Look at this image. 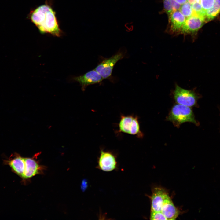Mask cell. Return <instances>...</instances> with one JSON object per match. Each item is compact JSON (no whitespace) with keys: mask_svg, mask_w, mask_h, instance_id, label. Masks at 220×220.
Returning <instances> with one entry per match:
<instances>
[{"mask_svg":"<svg viewBox=\"0 0 220 220\" xmlns=\"http://www.w3.org/2000/svg\"><path fill=\"white\" fill-rule=\"evenodd\" d=\"M28 17L41 34L49 33L57 37L62 35L56 13L48 4L41 5L31 11Z\"/></svg>","mask_w":220,"mask_h":220,"instance_id":"1","label":"cell"},{"mask_svg":"<svg viewBox=\"0 0 220 220\" xmlns=\"http://www.w3.org/2000/svg\"><path fill=\"white\" fill-rule=\"evenodd\" d=\"M167 119L171 122L177 127L186 122L198 125L192 109L190 107L178 104L173 107Z\"/></svg>","mask_w":220,"mask_h":220,"instance_id":"2","label":"cell"},{"mask_svg":"<svg viewBox=\"0 0 220 220\" xmlns=\"http://www.w3.org/2000/svg\"><path fill=\"white\" fill-rule=\"evenodd\" d=\"M126 50L120 49L111 57L104 59L94 69L104 79L110 77L116 64L125 56Z\"/></svg>","mask_w":220,"mask_h":220,"instance_id":"3","label":"cell"},{"mask_svg":"<svg viewBox=\"0 0 220 220\" xmlns=\"http://www.w3.org/2000/svg\"><path fill=\"white\" fill-rule=\"evenodd\" d=\"M118 127V133L136 135L139 138H142L143 137V134L140 130L137 116L132 115H121Z\"/></svg>","mask_w":220,"mask_h":220,"instance_id":"4","label":"cell"},{"mask_svg":"<svg viewBox=\"0 0 220 220\" xmlns=\"http://www.w3.org/2000/svg\"><path fill=\"white\" fill-rule=\"evenodd\" d=\"M117 156L113 152L101 149L97 160L96 168L105 172H110L117 169Z\"/></svg>","mask_w":220,"mask_h":220,"instance_id":"5","label":"cell"},{"mask_svg":"<svg viewBox=\"0 0 220 220\" xmlns=\"http://www.w3.org/2000/svg\"><path fill=\"white\" fill-rule=\"evenodd\" d=\"M174 96L178 104L189 107L195 106L198 98V96L193 91L183 89L178 85H176Z\"/></svg>","mask_w":220,"mask_h":220,"instance_id":"6","label":"cell"},{"mask_svg":"<svg viewBox=\"0 0 220 220\" xmlns=\"http://www.w3.org/2000/svg\"><path fill=\"white\" fill-rule=\"evenodd\" d=\"M206 22L205 18L202 17L191 16L187 18L179 33L195 35Z\"/></svg>","mask_w":220,"mask_h":220,"instance_id":"7","label":"cell"},{"mask_svg":"<svg viewBox=\"0 0 220 220\" xmlns=\"http://www.w3.org/2000/svg\"><path fill=\"white\" fill-rule=\"evenodd\" d=\"M72 79L79 83L82 90L84 91L88 86L100 83L104 79L94 69L83 75L74 76Z\"/></svg>","mask_w":220,"mask_h":220,"instance_id":"8","label":"cell"},{"mask_svg":"<svg viewBox=\"0 0 220 220\" xmlns=\"http://www.w3.org/2000/svg\"><path fill=\"white\" fill-rule=\"evenodd\" d=\"M5 164L9 166L12 171L23 179L25 167L24 157L18 154H14L4 160Z\"/></svg>","mask_w":220,"mask_h":220,"instance_id":"9","label":"cell"},{"mask_svg":"<svg viewBox=\"0 0 220 220\" xmlns=\"http://www.w3.org/2000/svg\"><path fill=\"white\" fill-rule=\"evenodd\" d=\"M168 196L167 193L163 189L155 188L151 197V211H161L163 204Z\"/></svg>","mask_w":220,"mask_h":220,"instance_id":"10","label":"cell"},{"mask_svg":"<svg viewBox=\"0 0 220 220\" xmlns=\"http://www.w3.org/2000/svg\"><path fill=\"white\" fill-rule=\"evenodd\" d=\"M25 170L23 179L31 178L41 172L43 168L34 159L31 158H24Z\"/></svg>","mask_w":220,"mask_h":220,"instance_id":"11","label":"cell"},{"mask_svg":"<svg viewBox=\"0 0 220 220\" xmlns=\"http://www.w3.org/2000/svg\"><path fill=\"white\" fill-rule=\"evenodd\" d=\"M170 31L173 33H179L186 20L185 17L179 10L174 11L169 16Z\"/></svg>","mask_w":220,"mask_h":220,"instance_id":"12","label":"cell"},{"mask_svg":"<svg viewBox=\"0 0 220 220\" xmlns=\"http://www.w3.org/2000/svg\"><path fill=\"white\" fill-rule=\"evenodd\" d=\"M161 211L167 220H175L179 213V211L176 207L169 196L165 200Z\"/></svg>","mask_w":220,"mask_h":220,"instance_id":"13","label":"cell"},{"mask_svg":"<svg viewBox=\"0 0 220 220\" xmlns=\"http://www.w3.org/2000/svg\"><path fill=\"white\" fill-rule=\"evenodd\" d=\"M220 13V0H215L212 6L205 12V18L206 22L213 20Z\"/></svg>","mask_w":220,"mask_h":220,"instance_id":"14","label":"cell"},{"mask_svg":"<svg viewBox=\"0 0 220 220\" xmlns=\"http://www.w3.org/2000/svg\"><path fill=\"white\" fill-rule=\"evenodd\" d=\"M164 9L169 16L174 11L179 10L181 5L175 0H163Z\"/></svg>","mask_w":220,"mask_h":220,"instance_id":"15","label":"cell"},{"mask_svg":"<svg viewBox=\"0 0 220 220\" xmlns=\"http://www.w3.org/2000/svg\"><path fill=\"white\" fill-rule=\"evenodd\" d=\"M180 11L186 18L192 16L193 9L192 5L188 2H186L181 6Z\"/></svg>","mask_w":220,"mask_h":220,"instance_id":"16","label":"cell"},{"mask_svg":"<svg viewBox=\"0 0 220 220\" xmlns=\"http://www.w3.org/2000/svg\"><path fill=\"white\" fill-rule=\"evenodd\" d=\"M150 220H167L166 218L161 211H151Z\"/></svg>","mask_w":220,"mask_h":220,"instance_id":"17","label":"cell"},{"mask_svg":"<svg viewBox=\"0 0 220 220\" xmlns=\"http://www.w3.org/2000/svg\"><path fill=\"white\" fill-rule=\"evenodd\" d=\"M200 3L205 12L213 6L215 0H200Z\"/></svg>","mask_w":220,"mask_h":220,"instance_id":"18","label":"cell"},{"mask_svg":"<svg viewBox=\"0 0 220 220\" xmlns=\"http://www.w3.org/2000/svg\"><path fill=\"white\" fill-rule=\"evenodd\" d=\"M82 186L83 190H85L87 187V183L86 180L83 181Z\"/></svg>","mask_w":220,"mask_h":220,"instance_id":"19","label":"cell"},{"mask_svg":"<svg viewBox=\"0 0 220 220\" xmlns=\"http://www.w3.org/2000/svg\"><path fill=\"white\" fill-rule=\"evenodd\" d=\"M175 1L180 5H182L187 1V0H175Z\"/></svg>","mask_w":220,"mask_h":220,"instance_id":"20","label":"cell"},{"mask_svg":"<svg viewBox=\"0 0 220 220\" xmlns=\"http://www.w3.org/2000/svg\"><path fill=\"white\" fill-rule=\"evenodd\" d=\"M187 1L191 5L196 2V0H187Z\"/></svg>","mask_w":220,"mask_h":220,"instance_id":"21","label":"cell"}]
</instances>
